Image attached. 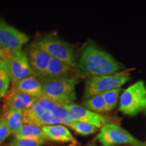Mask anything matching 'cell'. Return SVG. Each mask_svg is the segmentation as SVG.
<instances>
[{"instance_id":"cell-1","label":"cell","mask_w":146,"mask_h":146,"mask_svg":"<svg viewBox=\"0 0 146 146\" xmlns=\"http://www.w3.org/2000/svg\"><path fill=\"white\" fill-rule=\"evenodd\" d=\"M78 68L82 75L90 78L114 74L120 70V66L109 54L90 45L83 51Z\"/></svg>"},{"instance_id":"cell-2","label":"cell","mask_w":146,"mask_h":146,"mask_svg":"<svg viewBox=\"0 0 146 146\" xmlns=\"http://www.w3.org/2000/svg\"><path fill=\"white\" fill-rule=\"evenodd\" d=\"M39 79L42 85L43 96L62 105L74 103L76 100V77L40 78Z\"/></svg>"},{"instance_id":"cell-3","label":"cell","mask_w":146,"mask_h":146,"mask_svg":"<svg viewBox=\"0 0 146 146\" xmlns=\"http://www.w3.org/2000/svg\"><path fill=\"white\" fill-rule=\"evenodd\" d=\"M129 79V73L127 71L110 75L92 76L85 83L84 96L87 99L96 95H101L106 91L120 88Z\"/></svg>"},{"instance_id":"cell-4","label":"cell","mask_w":146,"mask_h":146,"mask_svg":"<svg viewBox=\"0 0 146 146\" xmlns=\"http://www.w3.org/2000/svg\"><path fill=\"white\" fill-rule=\"evenodd\" d=\"M35 45L51 58L63 62L72 68H75L74 55L70 45L54 35H46L38 39Z\"/></svg>"},{"instance_id":"cell-5","label":"cell","mask_w":146,"mask_h":146,"mask_svg":"<svg viewBox=\"0 0 146 146\" xmlns=\"http://www.w3.org/2000/svg\"><path fill=\"white\" fill-rule=\"evenodd\" d=\"M97 139L102 146H146V142L133 137L120 126L114 123L107 124L101 128Z\"/></svg>"},{"instance_id":"cell-6","label":"cell","mask_w":146,"mask_h":146,"mask_svg":"<svg viewBox=\"0 0 146 146\" xmlns=\"http://www.w3.org/2000/svg\"><path fill=\"white\" fill-rule=\"evenodd\" d=\"M146 106V88L143 81H139L126 89L120 98L119 110L123 114L135 116Z\"/></svg>"},{"instance_id":"cell-7","label":"cell","mask_w":146,"mask_h":146,"mask_svg":"<svg viewBox=\"0 0 146 146\" xmlns=\"http://www.w3.org/2000/svg\"><path fill=\"white\" fill-rule=\"evenodd\" d=\"M4 62L10 73L12 85L24 78L35 75L27 54L22 50L14 52H4Z\"/></svg>"},{"instance_id":"cell-8","label":"cell","mask_w":146,"mask_h":146,"mask_svg":"<svg viewBox=\"0 0 146 146\" xmlns=\"http://www.w3.org/2000/svg\"><path fill=\"white\" fill-rule=\"evenodd\" d=\"M29 39L27 34L0 19V45L5 52L21 50Z\"/></svg>"},{"instance_id":"cell-9","label":"cell","mask_w":146,"mask_h":146,"mask_svg":"<svg viewBox=\"0 0 146 146\" xmlns=\"http://www.w3.org/2000/svg\"><path fill=\"white\" fill-rule=\"evenodd\" d=\"M64 107L68 112L72 121L87 123L97 128L103 127L107 124L111 123L112 121V119L108 116L92 112L76 104L64 105Z\"/></svg>"},{"instance_id":"cell-10","label":"cell","mask_w":146,"mask_h":146,"mask_svg":"<svg viewBox=\"0 0 146 146\" xmlns=\"http://www.w3.org/2000/svg\"><path fill=\"white\" fill-rule=\"evenodd\" d=\"M37 100L11 88L4 96L3 112L8 110L25 111L31 107Z\"/></svg>"},{"instance_id":"cell-11","label":"cell","mask_w":146,"mask_h":146,"mask_svg":"<svg viewBox=\"0 0 146 146\" xmlns=\"http://www.w3.org/2000/svg\"><path fill=\"white\" fill-rule=\"evenodd\" d=\"M27 56L35 75L39 78L44 77L51 60L50 56L34 43L29 47Z\"/></svg>"},{"instance_id":"cell-12","label":"cell","mask_w":146,"mask_h":146,"mask_svg":"<svg viewBox=\"0 0 146 146\" xmlns=\"http://www.w3.org/2000/svg\"><path fill=\"white\" fill-rule=\"evenodd\" d=\"M45 141H50L56 143H68L76 145L77 141L70 131L65 126L61 125H48L42 127Z\"/></svg>"},{"instance_id":"cell-13","label":"cell","mask_w":146,"mask_h":146,"mask_svg":"<svg viewBox=\"0 0 146 146\" xmlns=\"http://www.w3.org/2000/svg\"><path fill=\"white\" fill-rule=\"evenodd\" d=\"M12 88L36 99H39L43 96L41 83L35 75L29 76L17 82L12 85Z\"/></svg>"},{"instance_id":"cell-14","label":"cell","mask_w":146,"mask_h":146,"mask_svg":"<svg viewBox=\"0 0 146 146\" xmlns=\"http://www.w3.org/2000/svg\"><path fill=\"white\" fill-rule=\"evenodd\" d=\"M36 102L42 106L45 110L50 112L55 117L61 120L63 125L68 126L72 122L69 117L68 112L64 107V105L53 101L45 96H42Z\"/></svg>"},{"instance_id":"cell-15","label":"cell","mask_w":146,"mask_h":146,"mask_svg":"<svg viewBox=\"0 0 146 146\" xmlns=\"http://www.w3.org/2000/svg\"><path fill=\"white\" fill-rule=\"evenodd\" d=\"M72 67L63 62L51 58L44 77L48 78H58L70 77Z\"/></svg>"},{"instance_id":"cell-16","label":"cell","mask_w":146,"mask_h":146,"mask_svg":"<svg viewBox=\"0 0 146 146\" xmlns=\"http://www.w3.org/2000/svg\"><path fill=\"white\" fill-rule=\"evenodd\" d=\"M45 111L43 106L36 102L31 107L23 112V124L40 127V118Z\"/></svg>"},{"instance_id":"cell-17","label":"cell","mask_w":146,"mask_h":146,"mask_svg":"<svg viewBox=\"0 0 146 146\" xmlns=\"http://www.w3.org/2000/svg\"><path fill=\"white\" fill-rule=\"evenodd\" d=\"M23 112L22 110H8L3 112L7 125L12 134L15 135L23 125Z\"/></svg>"},{"instance_id":"cell-18","label":"cell","mask_w":146,"mask_h":146,"mask_svg":"<svg viewBox=\"0 0 146 146\" xmlns=\"http://www.w3.org/2000/svg\"><path fill=\"white\" fill-rule=\"evenodd\" d=\"M16 138L35 139H43V132L42 127L39 126L23 124L19 131L14 135Z\"/></svg>"},{"instance_id":"cell-19","label":"cell","mask_w":146,"mask_h":146,"mask_svg":"<svg viewBox=\"0 0 146 146\" xmlns=\"http://www.w3.org/2000/svg\"><path fill=\"white\" fill-rule=\"evenodd\" d=\"M83 106L85 108L98 114L108 112L106 104L102 95H96L91 98H87L83 102Z\"/></svg>"},{"instance_id":"cell-20","label":"cell","mask_w":146,"mask_h":146,"mask_svg":"<svg viewBox=\"0 0 146 146\" xmlns=\"http://www.w3.org/2000/svg\"><path fill=\"white\" fill-rule=\"evenodd\" d=\"M11 81L10 73L4 62L0 63V99L3 98L8 91Z\"/></svg>"},{"instance_id":"cell-21","label":"cell","mask_w":146,"mask_h":146,"mask_svg":"<svg viewBox=\"0 0 146 146\" xmlns=\"http://www.w3.org/2000/svg\"><path fill=\"white\" fill-rule=\"evenodd\" d=\"M122 91L121 88H117L110 90L101 94L104 100L108 112H110L117 105L118 97Z\"/></svg>"},{"instance_id":"cell-22","label":"cell","mask_w":146,"mask_h":146,"mask_svg":"<svg viewBox=\"0 0 146 146\" xmlns=\"http://www.w3.org/2000/svg\"><path fill=\"white\" fill-rule=\"evenodd\" d=\"M68 127H70L76 133L83 136L89 135L96 133L98 130V128H97L94 125L75 121H72L68 125Z\"/></svg>"},{"instance_id":"cell-23","label":"cell","mask_w":146,"mask_h":146,"mask_svg":"<svg viewBox=\"0 0 146 146\" xmlns=\"http://www.w3.org/2000/svg\"><path fill=\"white\" fill-rule=\"evenodd\" d=\"M45 143L46 141L43 139L14 138L5 146H43Z\"/></svg>"},{"instance_id":"cell-24","label":"cell","mask_w":146,"mask_h":146,"mask_svg":"<svg viewBox=\"0 0 146 146\" xmlns=\"http://www.w3.org/2000/svg\"><path fill=\"white\" fill-rule=\"evenodd\" d=\"M11 133L5 118L2 116L0 118V145L9 137Z\"/></svg>"},{"instance_id":"cell-25","label":"cell","mask_w":146,"mask_h":146,"mask_svg":"<svg viewBox=\"0 0 146 146\" xmlns=\"http://www.w3.org/2000/svg\"><path fill=\"white\" fill-rule=\"evenodd\" d=\"M5 56H4V52H3L2 47L0 45V63L4 62Z\"/></svg>"},{"instance_id":"cell-26","label":"cell","mask_w":146,"mask_h":146,"mask_svg":"<svg viewBox=\"0 0 146 146\" xmlns=\"http://www.w3.org/2000/svg\"><path fill=\"white\" fill-rule=\"evenodd\" d=\"M87 146H96V145H94V144H91V145H87Z\"/></svg>"},{"instance_id":"cell-27","label":"cell","mask_w":146,"mask_h":146,"mask_svg":"<svg viewBox=\"0 0 146 146\" xmlns=\"http://www.w3.org/2000/svg\"><path fill=\"white\" fill-rule=\"evenodd\" d=\"M145 109H146V106H145Z\"/></svg>"}]
</instances>
